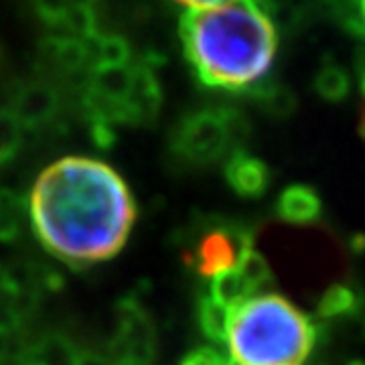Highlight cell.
I'll use <instances>...</instances> for the list:
<instances>
[{
	"label": "cell",
	"instance_id": "obj_1",
	"mask_svg": "<svg viewBox=\"0 0 365 365\" xmlns=\"http://www.w3.org/2000/svg\"><path fill=\"white\" fill-rule=\"evenodd\" d=\"M29 211L43 246L69 264L116 256L136 217L122 177L88 157L61 158L43 170L31 191Z\"/></svg>",
	"mask_w": 365,
	"mask_h": 365
},
{
	"label": "cell",
	"instance_id": "obj_2",
	"mask_svg": "<svg viewBox=\"0 0 365 365\" xmlns=\"http://www.w3.org/2000/svg\"><path fill=\"white\" fill-rule=\"evenodd\" d=\"M185 57L205 86L254 90L268 76L278 51V31L266 4L181 2Z\"/></svg>",
	"mask_w": 365,
	"mask_h": 365
},
{
	"label": "cell",
	"instance_id": "obj_3",
	"mask_svg": "<svg viewBox=\"0 0 365 365\" xmlns=\"http://www.w3.org/2000/svg\"><path fill=\"white\" fill-rule=\"evenodd\" d=\"M319 339V327L290 300L270 292L237 307L227 335L234 365H304Z\"/></svg>",
	"mask_w": 365,
	"mask_h": 365
},
{
	"label": "cell",
	"instance_id": "obj_4",
	"mask_svg": "<svg viewBox=\"0 0 365 365\" xmlns=\"http://www.w3.org/2000/svg\"><path fill=\"white\" fill-rule=\"evenodd\" d=\"M250 124L232 108H207L181 118L173 130V150L187 163L209 165L242 150Z\"/></svg>",
	"mask_w": 365,
	"mask_h": 365
},
{
	"label": "cell",
	"instance_id": "obj_5",
	"mask_svg": "<svg viewBox=\"0 0 365 365\" xmlns=\"http://www.w3.org/2000/svg\"><path fill=\"white\" fill-rule=\"evenodd\" d=\"M248 244H252V237L246 232L232 234L227 230H213L201 237L193 254V266L201 276L215 278L227 270H234L242 250Z\"/></svg>",
	"mask_w": 365,
	"mask_h": 365
},
{
	"label": "cell",
	"instance_id": "obj_6",
	"mask_svg": "<svg viewBox=\"0 0 365 365\" xmlns=\"http://www.w3.org/2000/svg\"><path fill=\"white\" fill-rule=\"evenodd\" d=\"M225 181L232 187V191L240 197L256 199L268 191L272 182V170L262 158L254 157L242 148L227 158Z\"/></svg>",
	"mask_w": 365,
	"mask_h": 365
},
{
	"label": "cell",
	"instance_id": "obj_7",
	"mask_svg": "<svg viewBox=\"0 0 365 365\" xmlns=\"http://www.w3.org/2000/svg\"><path fill=\"white\" fill-rule=\"evenodd\" d=\"M276 215L292 225H311L323 215V199L309 185H288L276 199Z\"/></svg>",
	"mask_w": 365,
	"mask_h": 365
},
{
	"label": "cell",
	"instance_id": "obj_8",
	"mask_svg": "<svg viewBox=\"0 0 365 365\" xmlns=\"http://www.w3.org/2000/svg\"><path fill=\"white\" fill-rule=\"evenodd\" d=\"M57 108H59V98L53 88L43 83H31L19 91L11 112L23 128H31L49 122L55 116Z\"/></svg>",
	"mask_w": 365,
	"mask_h": 365
},
{
	"label": "cell",
	"instance_id": "obj_9",
	"mask_svg": "<svg viewBox=\"0 0 365 365\" xmlns=\"http://www.w3.org/2000/svg\"><path fill=\"white\" fill-rule=\"evenodd\" d=\"M134 78H132V90L126 102L128 110V122H150L158 114L163 93L158 88V81L148 66H132Z\"/></svg>",
	"mask_w": 365,
	"mask_h": 365
},
{
	"label": "cell",
	"instance_id": "obj_10",
	"mask_svg": "<svg viewBox=\"0 0 365 365\" xmlns=\"http://www.w3.org/2000/svg\"><path fill=\"white\" fill-rule=\"evenodd\" d=\"M314 91L319 93V98H323L325 102H343L349 91H351V79L347 76V71L333 59L327 57L323 66L317 69L313 79Z\"/></svg>",
	"mask_w": 365,
	"mask_h": 365
},
{
	"label": "cell",
	"instance_id": "obj_11",
	"mask_svg": "<svg viewBox=\"0 0 365 365\" xmlns=\"http://www.w3.org/2000/svg\"><path fill=\"white\" fill-rule=\"evenodd\" d=\"M361 299L355 288L347 284H331L317 302V314L321 319H339L359 313Z\"/></svg>",
	"mask_w": 365,
	"mask_h": 365
},
{
	"label": "cell",
	"instance_id": "obj_12",
	"mask_svg": "<svg viewBox=\"0 0 365 365\" xmlns=\"http://www.w3.org/2000/svg\"><path fill=\"white\" fill-rule=\"evenodd\" d=\"M209 297L213 300H217L223 307L235 311L237 307H242L244 302H248L250 299H254L256 294L250 290V287L246 284V280H244V278L240 276V272L234 268V270H227V272L211 278Z\"/></svg>",
	"mask_w": 365,
	"mask_h": 365
},
{
	"label": "cell",
	"instance_id": "obj_13",
	"mask_svg": "<svg viewBox=\"0 0 365 365\" xmlns=\"http://www.w3.org/2000/svg\"><path fill=\"white\" fill-rule=\"evenodd\" d=\"M250 93L258 100L260 108L274 118H288L297 110V96L287 86L276 81H262Z\"/></svg>",
	"mask_w": 365,
	"mask_h": 365
},
{
	"label": "cell",
	"instance_id": "obj_14",
	"mask_svg": "<svg viewBox=\"0 0 365 365\" xmlns=\"http://www.w3.org/2000/svg\"><path fill=\"white\" fill-rule=\"evenodd\" d=\"M234 311L220 304L211 297H203L199 300V325L205 337L213 343H225L232 327Z\"/></svg>",
	"mask_w": 365,
	"mask_h": 365
},
{
	"label": "cell",
	"instance_id": "obj_15",
	"mask_svg": "<svg viewBox=\"0 0 365 365\" xmlns=\"http://www.w3.org/2000/svg\"><path fill=\"white\" fill-rule=\"evenodd\" d=\"M79 353L76 351L73 343L59 335H49L39 341L31 355L26 357L29 365H76Z\"/></svg>",
	"mask_w": 365,
	"mask_h": 365
},
{
	"label": "cell",
	"instance_id": "obj_16",
	"mask_svg": "<svg viewBox=\"0 0 365 365\" xmlns=\"http://www.w3.org/2000/svg\"><path fill=\"white\" fill-rule=\"evenodd\" d=\"M235 270H237L240 276L246 280V284H248L250 290H252L254 294L260 292L266 284L272 282L270 264H268L266 256H264L262 252H258V250L254 248V242L242 250V254H240V258H237Z\"/></svg>",
	"mask_w": 365,
	"mask_h": 365
},
{
	"label": "cell",
	"instance_id": "obj_17",
	"mask_svg": "<svg viewBox=\"0 0 365 365\" xmlns=\"http://www.w3.org/2000/svg\"><path fill=\"white\" fill-rule=\"evenodd\" d=\"M93 49H90V55L93 57V69L96 67H118L128 66L130 57V47L128 43L118 37V35H108V37H93Z\"/></svg>",
	"mask_w": 365,
	"mask_h": 365
},
{
	"label": "cell",
	"instance_id": "obj_18",
	"mask_svg": "<svg viewBox=\"0 0 365 365\" xmlns=\"http://www.w3.org/2000/svg\"><path fill=\"white\" fill-rule=\"evenodd\" d=\"M49 45L55 61L66 71H78L91 59L90 47L86 45V41L59 37V39H51Z\"/></svg>",
	"mask_w": 365,
	"mask_h": 365
},
{
	"label": "cell",
	"instance_id": "obj_19",
	"mask_svg": "<svg viewBox=\"0 0 365 365\" xmlns=\"http://www.w3.org/2000/svg\"><path fill=\"white\" fill-rule=\"evenodd\" d=\"M21 217H23L21 199L11 191L0 189V240L2 242H9L19 234Z\"/></svg>",
	"mask_w": 365,
	"mask_h": 365
},
{
	"label": "cell",
	"instance_id": "obj_20",
	"mask_svg": "<svg viewBox=\"0 0 365 365\" xmlns=\"http://www.w3.org/2000/svg\"><path fill=\"white\" fill-rule=\"evenodd\" d=\"M23 126L11 110H0V165L14 157L21 144Z\"/></svg>",
	"mask_w": 365,
	"mask_h": 365
},
{
	"label": "cell",
	"instance_id": "obj_21",
	"mask_svg": "<svg viewBox=\"0 0 365 365\" xmlns=\"http://www.w3.org/2000/svg\"><path fill=\"white\" fill-rule=\"evenodd\" d=\"M223 361H225V353L213 347H197L187 353L179 365H223Z\"/></svg>",
	"mask_w": 365,
	"mask_h": 365
},
{
	"label": "cell",
	"instance_id": "obj_22",
	"mask_svg": "<svg viewBox=\"0 0 365 365\" xmlns=\"http://www.w3.org/2000/svg\"><path fill=\"white\" fill-rule=\"evenodd\" d=\"M13 292H4L0 294V331L9 335V331H13L19 325V307L11 299Z\"/></svg>",
	"mask_w": 365,
	"mask_h": 365
},
{
	"label": "cell",
	"instance_id": "obj_23",
	"mask_svg": "<svg viewBox=\"0 0 365 365\" xmlns=\"http://www.w3.org/2000/svg\"><path fill=\"white\" fill-rule=\"evenodd\" d=\"M76 365H114L112 361H108L102 355H96V353H79L78 364Z\"/></svg>",
	"mask_w": 365,
	"mask_h": 365
},
{
	"label": "cell",
	"instance_id": "obj_24",
	"mask_svg": "<svg viewBox=\"0 0 365 365\" xmlns=\"http://www.w3.org/2000/svg\"><path fill=\"white\" fill-rule=\"evenodd\" d=\"M6 353H9V335L0 331V361L6 357Z\"/></svg>",
	"mask_w": 365,
	"mask_h": 365
},
{
	"label": "cell",
	"instance_id": "obj_25",
	"mask_svg": "<svg viewBox=\"0 0 365 365\" xmlns=\"http://www.w3.org/2000/svg\"><path fill=\"white\" fill-rule=\"evenodd\" d=\"M364 248H365V237L357 235V237L353 240V250H364Z\"/></svg>",
	"mask_w": 365,
	"mask_h": 365
},
{
	"label": "cell",
	"instance_id": "obj_26",
	"mask_svg": "<svg viewBox=\"0 0 365 365\" xmlns=\"http://www.w3.org/2000/svg\"><path fill=\"white\" fill-rule=\"evenodd\" d=\"M364 90H365V81H364ZM361 134L365 136V114H364V118H361Z\"/></svg>",
	"mask_w": 365,
	"mask_h": 365
},
{
	"label": "cell",
	"instance_id": "obj_27",
	"mask_svg": "<svg viewBox=\"0 0 365 365\" xmlns=\"http://www.w3.org/2000/svg\"><path fill=\"white\" fill-rule=\"evenodd\" d=\"M349 365H365V364H364V361H359V359H355V361H351Z\"/></svg>",
	"mask_w": 365,
	"mask_h": 365
},
{
	"label": "cell",
	"instance_id": "obj_28",
	"mask_svg": "<svg viewBox=\"0 0 365 365\" xmlns=\"http://www.w3.org/2000/svg\"><path fill=\"white\" fill-rule=\"evenodd\" d=\"M359 6H361V13H364V21H365V2H361Z\"/></svg>",
	"mask_w": 365,
	"mask_h": 365
},
{
	"label": "cell",
	"instance_id": "obj_29",
	"mask_svg": "<svg viewBox=\"0 0 365 365\" xmlns=\"http://www.w3.org/2000/svg\"><path fill=\"white\" fill-rule=\"evenodd\" d=\"M364 331H365V321H364Z\"/></svg>",
	"mask_w": 365,
	"mask_h": 365
},
{
	"label": "cell",
	"instance_id": "obj_30",
	"mask_svg": "<svg viewBox=\"0 0 365 365\" xmlns=\"http://www.w3.org/2000/svg\"><path fill=\"white\" fill-rule=\"evenodd\" d=\"M317 365H323V364H317Z\"/></svg>",
	"mask_w": 365,
	"mask_h": 365
}]
</instances>
